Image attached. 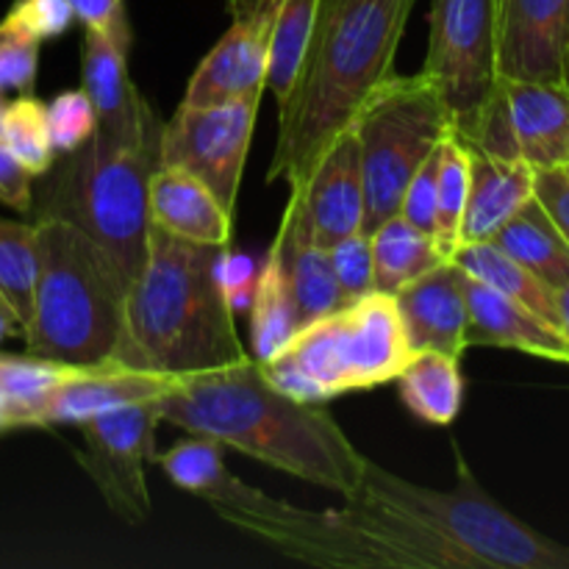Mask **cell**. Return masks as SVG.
<instances>
[{"mask_svg":"<svg viewBox=\"0 0 569 569\" xmlns=\"http://www.w3.org/2000/svg\"><path fill=\"white\" fill-rule=\"evenodd\" d=\"M339 509H300L239 481L209 509L287 559L342 569H472L420 500V483L365 461Z\"/></svg>","mask_w":569,"mask_h":569,"instance_id":"1","label":"cell"},{"mask_svg":"<svg viewBox=\"0 0 569 569\" xmlns=\"http://www.w3.org/2000/svg\"><path fill=\"white\" fill-rule=\"evenodd\" d=\"M156 409L161 422L217 439L339 498H348L365 472L367 456L342 426L320 403H303L278 389L250 353L220 370L176 378L156 398Z\"/></svg>","mask_w":569,"mask_h":569,"instance_id":"2","label":"cell"},{"mask_svg":"<svg viewBox=\"0 0 569 569\" xmlns=\"http://www.w3.org/2000/svg\"><path fill=\"white\" fill-rule=\"evenodd\" d=\"M417 0H317L315 26L289 92L267 181L300 189L365 100L395 72Z\"/></svg>","mask_w":569,"mask_h":569,"instance_id":"3","label":"cell"},{"mask_svg":"<svg viewBox=\"0 0 569 569\" xmlns=\"http://www.w3.org/2000/svg\"><path fill=\"white\" fill-rule=\"evenodd\" d=\"M228 248L150 228L148 256L131 281L126 320L109 365L159 378H187L248 356L233 326L226 283Z\"/></svg>","mask_w":569,"mask_h":569,"instance_id":"4","label":"cell"},{"mask_svg":"<svg viewBox=\"0 0 569 569\" xmlns=\"http://www.w3.org/2000/svg\"><path fill=\"white\" fill-rule=\"evenodd\" d=\"M159 114L137 89L120 111L98 117L81 148L64 153L39 211L89 233L131 281L148 256V189L159 167Z\"/></svg>","mask_w":569,"mask_h":569,"instance_id":"5","label":"cell"},{"mask_svg":"<svg viewBox=\"0 0 569 569\" xmlns=\"http://www.w3.org/2000/svg\"><path fill=\"white\" fill-rule=\"evenodd\" d=\"M26 353L72 367L109 365L126 320L131 278L89 233L59 217H39Z\"/></svg>","mask_w":569,"mask_h":569,"instance_id":"6","label":"cell"},{"mask_svg":"<svg viewBox=\"0 0 569 569\" xmlns=\"http://www.w3.org/2000/svg\"><path fill=\"white\" fill-rule=\"evenodd\" d=\"M411 353L392 295L370 292L300 326L261 370L295 400L326 403L395 381Z\"/></svg>","mask_w":569,"mask_h":569,"instance_id":"7","label":"cell"},{"mask_svg":"<svg viewBox=\"0 0 569 569\" xmlns=\"http://www.w3.org/2000/svg\"><path fill=\"white\" fill-rule=\"evenodd\" d=\"M365 176V226L370 233L398 214L411 176L453 131L442 94L426 72L389 76L353 120Z\"/></svg>","mask_w":569,"mask_h":569,"instance_id":"8","label":"cell"},{"mask_svg":"<svg viewBox=\"0 0 569 569\" xmlns=\"http://www.w3.org/2000/svg\"><path fill=\"white\" fill-rule=\"evenodd\" d=\"M420 72L442 94L453 133L465 131L500 83L495 0H431L428 53Z\"/></svg>","mask_w":569,"mask_h":569,"instance_id":"9","label":"cell"},{"mask_svg":"<svg viewBox=\"0 0 569 569\" xmlns=\"http://www.w3.org/2000/svg\"><path fill=\"white\" fill-rule=\"evenodd\" d=\"M259 106L261 94L217 106L178 103L172 120L161 122L159 164L192 172L233 214Z\"/></svg>","mask_w":569,"mask_h":569,"instance_id":"10","label":"cell"},{"mask_svg":"<svg viewBox=\"0 0 569 569\" xmlns=\"http://www.w3.org/2000/svg\"><path fill=\"white\" fill-rule=\"evenodd\" d=\"M161 422L156 400L128 403L81 422L83 450L78 467L92 478L103 503L128 526L150 517V487L144 467L156 461V426Z\"/></svg>","mask_w":569,"mask_h":569,"instance_id":"11","label":"cell"},{"mask_svg":"<svg viewBox=\"0 0 569 569\" xmlns=\"http://www.w3.org/2000/svg\"><path fill=\"white\" fill-rule=\"evenodd\" d=\"M287 206L292 209L306 237L326 250L339 239L361 231L365 226V176H361L359 139H356L353 128L333 139L303 187L289 192Z\"/></svg>","mask_w":569,"mask_h":569,"instance_id":"12","label":"cell"},{"mask_svg":"<svg viewBox=\"0 0 569 569\" xmlns=\"http://www.w3.org/2000/svg\"><path fill=\"white\" fill-rule=\"evenodd\" d=\"M176 378L142 376V372L122 370L114 365L81 367L39 395L31 403L11 409L3 420V431L11 428H50V426H81L103 411L120 409L128 403L156 400L170 389Z\"/></svg>","mask_w":569,"mask_h":569,"instance_id":"13","label":"cell"},{"mask_svg":"<svg viewBox=\"0 0 569 569\" xmlns=\"http://www.w3.org/2000/svg\"><path fill=\"white\" fill-rule=\"evenodd\" d=\"M495 9L500 78L561 83L569 48V0H495Z\"/></svg>","mask_w":569,"mask_h":569,"instance_id":"14","label":"cell"},{"mask_svg":"<svg viewBox=\"0 0 569 569\" xmlns=\"http://www.w3.org/2000/svg\"><path fill=\"white\" fill-rule=\"evenodd\" d=\"M511 153L533 170L569 167V89L553 81L500 78Z\"/></svg>","mask_w":569,"mask_h":569,"instance_id":"15","label":"cell"},{"mask_svg":"<svg viewBox=\"0 0 569 569\" xmlns=\"http://www.w3.org/2000/svg\"><path fill=\"white\" fill-rule=\"evenodd\" d=\"M272 20L231 17L228 31L194 67L181 103L217 106L267 92V50Z\"/></svg>","mask_w":569,"mask_h":569,"instance_id":"16","label":"cell"},{"mask_svg":"<svg viewBox=\"0 0 569 569\" xmlns=\"http://www.w3.org/2000/svg\"><path fill=\"white\" fill-rule=\"evenodd\" d=\"M461 283L467 300V348L520 350L537 359L569 365V342L559 328L506 295L495 292L487 283L476 281L465 270Z\"/></svg>","mask_w":569,"mask_h":569,"instance_id":"17","label":"cell"},{"mask_svg":"<svg viewBox=\"0 0 569 569\" xmlns=\"http://www.w3.org/2000/svg\"><path fill=\"white\" fill-rule=\"evenodd\" d=\"M392 298L411 350H437L459 359L465 356L467 300L461 267L456 261H442Z\"/></svg>","mask_w":569,"mask_h":569,"instance_id":"18","label":"cell"},{"mask_svg":"<svg viewBox=\"0 0 569 569\" xmlns=\"http://www.w3.org/2000/svg\"><path fill=\"white\" fill-rule=\"evenodd\" d=\"M150 228L198 244H231L233 214L181 167H156L148 189Z\"/></svg>","mask_w":569,"mask_h":569,"instance_id":"19","label":"cell"},{"mask_svg":"<svg viewBox=\"0 0 569 569\" xmlns=\"http://www.w3.org/2000/svg\"><path fill=\"white\" fill-rule=\"evenodd\" d=\"M470 192H467L461 244L492 242L500 228L533 198L537 170L520 159L470 150Z\"/></svg>","mask_w":569,"mask_h":569,"instance_id":"20","label":"cell"},{"mask_svg":"<svg viewBox=\"0 0 569 569\" xmlns=\"http://www.w3.org/2000/svg\"><path fill=\"white\" fill-rule=\"evenodd\" d=\"M281 261V272L287 278L289 298H292L298 328L311 320L331 315L339 306V287L333 278L331 256L326 248L311 242L303 233L300 222L295 220L292 209H283L281 226L270 244Z\"/></svg>","mask_w":569,"mask_h":569,"instance_id":"21","label":"cell"},{"mask_svg":"<svg viewBox=\"0 0 569 569\" xmlns=\"http://www.w3.org/2000/svg\"><path fill=\"white\" fill-rule=\"evenodd\" d=\"M400 400L417 420L428 426H450L465 406V376L459 356L437 350H415L398 378Z\"/></svg>","mask_w":569,"mask_h":569,"instance_id":"22","label":"cell"},{"mask_svg":"<svg viewBox=\"0 0 569 569\" xmlns=\"http://www.w3.org/2000/svg\"><path fill=\"white\" fill-rule=\"evenodd\" d=\"M492 242L548 287L561 289L569 283V242L537 198L528 200Z\"/></svg>","mask_w":569,"mask_h":569,"instance_id":"23","label":"cell"},{"mask_svg":"<svg viewBox=\"0 0 569 569\" xmlns=\"http://www.w3.org/2000/svg\"><path fill=\"white\" fill-rule=\"evenodd\" d=\"M372 270H376V292L398 295L420 276L431 272L445 259L431 233L411 226L400 214L387 217L370 231Z\"/></svg>","mask_w":569,"mask_h":569,"instance_id":"24","label":"cell"},{"mask_svg":"<svg viewBox=\"0 0 569 569\" xmlns=\"http://www.w3.org/2000/svg\"><path fill=\"white\" fill-rule=\"evenodd\" d=\"M456 264L472 276L476 281L487 283L495 292L506 295L515 303L526 306L533 315L542 317L545 322L556 326L561 331L559 322V303H556V289L548 287L542 278L533 276L528 267L520 261L511 259L506 250H500L495 242H476V244H461L459 253L453 256Z\"/></svg>","mask_w":569,"mask_h":569,"instance_id":"25","label":"cell"},{"mask_svg":"<svg viewBox=\"0 0 569 569\" xmlns=\"http://www.w3.org/2000/svg\"><path fill=\"white\" fill-rule=\"evenodd\" d=\"M131 31H98L83 28L81 44V89L92 100L98 117L120 111L137 92L128 72Z\"/></svg>","mask_w":569,"mask_h":569,"instance_id":"26","label":"cell"},{"mask_svg":"<svg viewBox=\"0 0 569 569\" xmlns=\"http://www.w3.org/2000/svg\"><path fill=\"white\" fill-rule=\"evenodd\" d=\"M298 331L292 298H289L287 278L281 272L276 250H267L259 272L253 281V298H250V348L253 359L267 361L292 339Z\"/></svg>","mask_w":569,"mask_h":569,"instance_id":"27","label":"cell"},{"mask_svg":"<svg viewBox=\"0 0 569 569\" xmlns=\"http://www.w3.org/2000/svg\"><path fill=\"white\" fill-rule=\"evenodd\" d=\"M226 445L217 439L189 433V439L172 445L170 450L156 456V461L178 489L198 495L203 503H209L237 483V476L226 465Z\"/></svg>","mask_w":569,"mask_h":569,"instance_id":"28","label":"cell"},{"mask_svg":"<svg viewBox=\"0 0 569 569\" xmlns=\"http://www.w3.org/2000/svg\"><path fill=\"white\" fill-rule=\"evenodd\" d=\"M37 278V228L0 217V309L17 322L31 320V295Z\"/></svg>","mask_w":569,"mask_h":569,"instance_id":"29","label":"cell"},{"mask_svg":"<svg viewBox=\"0 0 569 569\" xmlns=\"http://www.w3.org/2000/svg\"><path fill=\"white\" fill-rule=\"evenodd\" d=\"M470 192V153L453 131L439 148L437 176V214H433V242L448 261L461 248V220Z\"/></svg>","mask_w":569,"mask_h":569,"instance_id":"30","label":"cell"},{"mask_svg":"<svg viewBox=\"0 0 569 569\" xmlns=\"http://www.w3.org/2000/svg\"><path fill=\"white\" fill-rule=\"evenodd\" d=\"M317 0H281L270 26V61H267V89L281 100L298 72L303 50L315 26Z\"/></svg>","mask_w":569,"mask_h":569,"instance_id":"31","label":"cell"},{"mask_svg":"<svg viewBox=\"0 0 569 569\" xmlns=\"http://www.w3.org/2000/svg\"><path fill=\"white\" fill-rule=\"evenodd\" d=\"M0 142L11 150V156H14L33 178L48 176V172L53 170L56 150L53 142H50L44 103L39 98H33L31 92H22L20 98L6 103Z\"/></svg>","mask_w":569,"mask_h":569,"instance_id":"32","label":"cell"},{"mask_svg":"<svg viewBox=\"0 0 569 569\" xmlns=\"http://www.w3.org/2000/svg\"><path fill=\"white\" fill-rule=\"evenodd\" d=\"M44 117H48L50 142L61 156L81 148L98 126V111L83 89H67L56 94L50 103H44Z\"/></svg>","mask_w":569,"mask_h":569,"instance_id":"33","label":"cell"},{"mask_svg":"<svg viewBox=\"0 0 569 569\" xmlns=\"http://www.w3.org/2000/svg\"><path fill=\"white\" fill-rule=\"evenodd\" d=\"M331 256L333 278L339 287V303L348 306L365 295L376 292V270H372V248L370 233L356 231L350 237L339 239L328 248Z\"/></svg>","mask_w":569,"mask_h":569,"instance_id":"34","label":"cell"},{"mask_svg":"<svg viewBox=\"0 0 569 569\" xmlns=\"http://www.w3.org/2000/svg\"><path fill=\"white\" fill-rule=\"evenodd\" d=\"M39 42L9 14L0 20V92H31L39 70Z\"/></svg>","mask_w":569,"mask_h":569,"instance_id":"35","label":"cell"},{"mask_svg":"<svg viewBox=\"0 0 569 569\" xmlns=\"http://www.w3.org/2000/svg\"><path fill=\"white\" fill-rule=\"evenodd\" d=\"M442 148V144H439ZM439 148L426 159V164L411 176L403 198H400L398 214L411 226L422 228L433 237V214H437V176H439Z\"/></svg>","mask_w":569,"mask_h":569,"instance_id":"36","label":"cell"},{"mask_svg":"<svg viewBox=\"0 0 569 569\" xmlns=\"http://www.w3.org/2000/svg\"><path fill=\"white\" fill-rule=\"evenodd\" d=\"M9 17L20 22L28 33H33L39 42L67 33V28L76 20L70 0H14Z\"/></svg>","mask_w":569,"mask_h":569,"instance_id":"37","label":"cell"},{"mask_svg":"<svg viewBox=\"0 0 569 569\" xmlns=\"http://www.w3.org/2000/svg\"><path fill=\"white\" fill-rule=\"evenodd\" d=\"M0 203L28 214L33 206V176L0 142Z\"/></svg>","mask_w":569,"mask_h":569,"instance_id":"38","label":"cell"},{"mask_svg":"<svg viewBox=\"0 0 569 569\" xmlns=\"http://www.w3.org/2000/svg\"><path fill=\"white\" fill-rule=\"evenodd\" d=\"M533 198L542 203L550 220L559 226L569 242V172L567 170H539L533 181Z\"/></svg>","mask_w":569,"mask_h":569,"instance_id":"39","label":"cell"},{"mask_svg":"<svg viewBox=\"0 0 569 569\" xmlns=\"http://www.w3.org/2000/svg\"><path fill=\"white\" fill-rule=\"evenodd\" d=\"M72 14L83 28L98 31H131L126 0H70Z\"/></svg>","mask_w":569,"mask_h":569,"instance_id":"40","label":"cell"},{"mask_svg":"<svg viewBox=\"0 0 569 569\" xmlns=\"http://www.w3.org/2000/svg\"><path fill=\"white\" fill-rule=\"evenodd\" d=\"M556 303H559V322H561V333H565L567 342H569V283H567V287L556 289Z\"/></svg>","mask_w":569,"mask_h":569,"instance_id":"41","label":"cell"},{"mask_svg":"<svg viewBox=\"0 0 569 569\" xmlns=\"http://www.w3.org/2000/svg\"><path fill=\"white\" fill-rule=\"evenodd\" d=\"M11 333H20V328H17V322L11 320L3 309H0V342H3L6 337H11Z\"/></svg>","mask_w":569,"mask_h":569,"instance_id":"42","label":"cell"},{"mask_svg":"<svg viewBox=\"0 0 569 569\" xmlns=\"http://www.w3.org/2000/svg\"><path fill=\"white\" fill-rule=\"evenodd\" d=\"M561 83H565V87L569 89V48L565 53V70H561Z\"/></svg>","mask_w":569,"mask_h":569,"instance_id":"43","label":"cell"},{"mask_svg":"<svg viewBox=\"0 0 569 569\" xmlns=\"http://www.w3.org/2000/svg\"><path fill=\"white\" fill-rule=\"evenodd\" d=\"M3 111H6V100H3V92H0V128H3Z\"/></svg>","mask_w":569,"mask_h":569,"instance_id":"44","label":"cell"},{"mask_svg":"<svg viewBox=\"0 0 569 569\" xmlns=\"http://www.w3.org/2000/svg\"><path fill=\"white\" fill-rule=\"evenodd\" d=\"M567 172H569V167H567Z\"/></svg>","mask_w":569,"mask_h":569,"instance_id":"45","label":"cell"}]
</instances>
